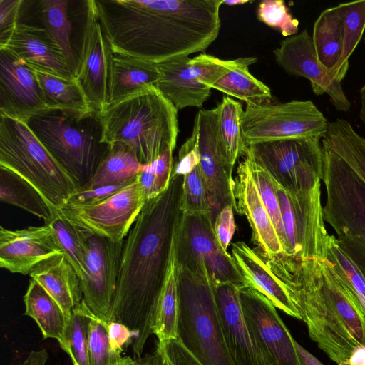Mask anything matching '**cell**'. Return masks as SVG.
I'll list each match as a JSON object with an SVG mask.
<instances>
[{
    "label": "cell",
    "mask_w": 365,
    "mask_h": 365,
    "mask_svg": "<svg viewBox=\"0 0 365 365\" xmlns=\"http://www.w3.org/2000/svg\"><path fill=\"white\" fill-rule=\"evenodd\" d=\"M167 355L171 365H202L177 339L158 341V344Z\"/></svg>",
    "instance_id": "50"
},
{
    "label": "cell",
    "mask_w": 365,
    "mask_h": 365,
    "mask_svg": "<svg viewBox=\"0 0 365 365\" xmlns=\"http://www.w3.org/2000/svg\"><path fill=\"white\" fill-rule=\"evenodd\" d=\"M222 0H95L113 52L159 64L205 51L217 38Z\"/></svg>",
    "instance_id": "2"
},
{
    "label": "cell",
    "mask_w": 365,
    "mask_h": 365,
    "mask_svg": "<svg viewBox=\"0 0 365 365\" xmlns=\"http://www.w3.org/2000/svg\"><path fill=\"white\" fill-rule=\"evenodd\" d=\"M182 176H171L168 187L147 200L124 240L109 322H120L133 334L140 359L151 334L178 230L182 217Z\"/></svg>",
    "instance_id": "1"
},
{
    "label": "cell",
    "mask_w": 365,
    "mask_h": 365,
    "mask_svg": "<svg viewBox=\"0 0 365 365\" xmlns=\"http://www.w3.org/2000/svg\"><path fill=\"white\" fill-rule=\"evenodd\" d=\"M173 149L168 147L153 163L152 165L155 175L159 190L163 192L169 185L173 169Z\"/></svg>",
    "instance_id": "51"
},
{
    "label": "cell",
    "mask_w": 365,
    "mask_h": 365,
    "mask_svg": "<svg viewBox=\"0 0 365 365\" xmlns=\"http://www.w3.org/2000/svg\"><path fill=\"white\" fill-rule=\"evenodd\" d=\"M150 365H151L150 362Z\"/></svg>",
    "instance_id": "62"
},
{
    "label": "cell",
    "mask_w": 365,
    "mask_h": 365,
    "mask_svg": "<svg viewBox=\"0 0 365 365\" xmlns=\"http://www.w3.org/2000/svg\"><path fill=\"white\" fill-rule=\"evenodd\" d=\"M93 314L83 300L69 317L63 341L60 346L69 355L73 365H90L88 331Z\"/></svg>",
    "instance_id": "41"
},
{
    "label": "cell",
    "mask_w": 365,
    "mask_h": 365,
    "mask_svg": "<svg viewBox=\"0 0 365 365\" xmlns=\"http://www.w3.org/2000/svg\"><path fill=\"white\" fill-rule=\"evenodd\" d=\"M133 182V181L114 185L103 186L85 190H77L70 195L66 204L88 205L96 203L110 197Z\"/></svg>",
    "instance_id": "48"
},
{
    "label": "cell",
    "mask_w": 365,
    "mask_h": 365,
    "mask_svg": "<svg viewBox=\"0 0 365 365\" xmlns=\"http://www.w3.org/2000/svg\"><path fill=\"white\" fill-rule=\"evenodd\" d=\"M197 128L193 125L190 137L178 151V161L173 166L171 176H185L191 173L200 163Z\"/></svg>",
    "instance_id": "46"
},
{
    "label": "cell",
    "mask_w": 365,
    "mask_h": 365,
    "mask_svg": "<svg viewBox=\"0 0 365 365\" xmlns=\"http://www.w3.org/2000/svg\"><path fill=\"white\" fill-rule=\"evenodd\" d=\"M257 61L253 56L223 60L206 53L192 58H175L157 64L160 78L155 86L177 110L200 108L217 81L231 71L250 66Z\"/></svg>",
    "instance_id": "10"
},
{
    "label": "cell",
    "mask_w": 365,
    "mask_h": 365,
    "mask_svg": "<svg viewBox=\"0 0 365 365\" xmlns=\"http://www.w3.org/2000/svg\"><path fill=\"white\" fill-rule=\"evenodd\" d=\"M62 254L47 225L19 230L0 227V267L11 273L30 274L41 262Z\"/></svg>",
    "instance_id": "22"
},
{
    "label": "cell",
    "mask_w": 365,
    "mask_h": 365,
    "mask_svg": "<svg viewBox=\"0 0 365 365\" xmlns=\"http://www.w3.org/2000/svg\"><path fill=\"white\" fill-rule=\"evenodd\" d=\"M327 200L324 219L341 249L365 277V186L336 153L322 145Z\"/></svg>",
    "instance_id": "8"
},
{
    "label": "cell",
    "mask_w": 365,
    "mask_h": 365,
    "mask_svg": "<svg viewBox=\"0 0 365 365\" xmlns=\"http://www.w3.org/2000/svg\"><path fill=\"white\" fill-rule=\"evenodd\" d=\"M0 199L42 219L45 223L56 215L39 192L14 173L0 167Z\"/></svg>",
    "instance_id": "32"
},
{
    "label": "cell",
    "mask_w": 365,
    "mask_h": 365,
    "mask_svg": "<svg viewBox=\"0 0 365 365\" xmlns=\"http://www.w3.org/2000/svg\"><path fill=\"white\" fill-rule=\"evenodd\" d=\"M88 354L90 365H114L123 357L110 344L108 322L94 314L88 325Z\"/></svg>",
    "instance_id": "43"
},
{
    "label": "cell",
    "mask_w": 365,
    "mask_h": 365,
    "mask_svg": "<svg viewBox=\"0 0 365 365\" xmlns=\"http://www.w3.org/2000/svg\"><path fill=\"white\" fill-rule=\"evenodd\" d=\"M178 339L202 365H234L226 346L215 287L202 261L178 262Z\"/></svg>",
    "instance_id": "6"
},
{
    "label": "cell",
    "mask_w": 365,
    "mask_h": 365,
    "mask_svg": "<svg viewBox=\"0 0 365 365\" xmlns=\"http://www.w3.org/2000/svg\"><path fill=\"white\" fill-rule=\"evenodd\" d=\"M343 38L344 23L337 7L324 10L314 24L312 39L319 64L336 80Z\"/></svg>",
    "instance_id": "28"
},
{
    "label": "cell",
    "mask_w": 365,
    "mask_h": 365,
    "mask_svg": "<svg viewBox=\"0 0 365 365\" xmlns=\"http://www.w3.org/2000/svg\"><path fill=\"white\" fill-rule=\"evenodd\" d=\"M148 363H149V365H150V361H148Z\"/></svg>",
    "instance_id": "61"
},
{
    "label": "cell",
    "mask_w": 365,
    "mask_h": 365,
    "mask_svg": "<svg viewBox=\"0 0 365 365\" xmlns=\"http://www.w3.org/2000/svg\"><path fill=\"white\" fill-rule=\"evenodd\" d=\"M294 343L301 365H324L295 340Z\"/></svg>",
    "instance_id": "55"
},
{
    "label": "cell",
    "mask_w": 365,
    "mask_h": 365,
    "mask_svg": "<svg viewBox=\"0 0 365 365\" xmlns=\"http://www.w3.org/2000/svg\"><path fill=\"white\" fill-rule=\"evenodd\" d=\"M233 210L231 205L225 206L213 220L215 234L225 251L227 250L236 229Z\"/></svg>",
    "instance_id": "49"
},
{
    "label": "cell",
    "mask_w": 365,
    "mask_h": 365,
    "mask_svg": "<svg viewBox=\"0 0 365 365\" xmlns=\"http://www.w3.org/2000/svg\"><path fill=\"white\" fill-rule=\"evenodd\" d=\"M29 275L48 292L68 317L83 301L79 277L63 254L41 262Z\"/></svg>",
    "instance_id": "26"
},
{
    "label": "cell",
    "mask_w": 365,
    "mask_h": 365,
    "mask_svg": "<svg viewBox=\"0 0 365 365\" xmlns=\"http://www.w3.org/2000/svg\"><path fill=\"white\" fill-rule=\"evenodd\" d=\"M86 5L76 78L91 108L101 113L109 106L113 50L103 31L95 0L86 1Z\"/></svg>",
    "instance_id": "15"
},
{
    "label": "cell",
    "mask_w": 365,
    "mask_h": 365,
    "mask_svg": "<svg viewBox=\"0 0 365 365\" xmlns=\"http://www.w3.org/2000/svg\"><path fill=\"white\" fill-rule=\"evenodd\" d=\"M233 192L237 212L247 217L252 228V240L256 245L255 250L258 254L262 258H270L283 254L282 243L245 158L237 169Z\"/></svg>",
    "instance_id": "23"
},
{
    "label": "cell",
    "mask_w": 365,
    "mask_h": 365,
    "mask_svg": "<svg viewBox=\"0 0 365 365\" xmlns=\"http://www.w3.org/2000/svg\"><path fill=\"white\" fill-rule=\"evenodd\" d=\"M181 210L183 215L212 213L207 187L199 165L183 176Z\"/></svg>",
    "instance_id": "44"
},
{
    "label": "cell",
    "mask_w": 365,
    "mask_h": 365,
    "mask_svg": "<svg viewBox=\"0 0 365 365\" xmlns=\"http://www.w3.org/2000/svg\"><path fill=\"white\" fill-rule=\"evenodd\" d=\"M48 358V355L45 349L31 351L18 365H46Z\"/></svg>",
    "instance_id": "54"
},
{
    "label": "cell",
    "mask_w": 365,
    "mask_h": 365,
    "mask_svg": "<svg viewBox=\"0 0 365 365\" xmlns=\"http://www.w3.org/2000/svg\"><path fill=\"white\" fill-rule=\"evenodd\" d=\"M45 225L54 233L63 255L73 266L79 279H83L87 273L90 234L71 223L58 211Z\"/></svg>",
    "instance_id": "36"
},
{
    "label": "cell",
    "mask_w": 365,
    "mask_h": 365,
    "mask_svg": "<svg viewBox=\"0 0 365 365\" xmlns=\"http://www.w3.org/2000/svg\"><path fill=\"white\" fill-rule=\"evenodd\" d=\"M151 365H171L163 349L158 346L155 355L150 361Z\"/></svg>",
    "instance_id": "56"
},
{
    "label": "cell",
    "mask_w": 365,
    "mask_h": 365,
    "mask_svg": "<svg viewBox=\"0 0 365 365\" xmlns=\"http://www.w3.org/2000/svg\"><path fill=\"white\" fill-rule=\"evenodd\" d=\"M26 125L78 188L88 182L110 148L103 141L101 113L92 109L46 108Z\"/></svg>",
    "instance_id": "5"
},
{
    "label": "cell",
    "mask_w": 365,
    "mask_h": 365,
    "mask_svg": "<svg viewBox=\"0 0 365 365\" xmlns=\"http://www.w3.org/2000/svg\"><path fill=\"white\" fill-rule=\"evenodd\" d=\"M321 138L304 136L257 143L247 151L285 190L299 192L313 189L323 175Z\"/></svg>",
    "instance_id": "9"
},
{
    "label": "cell",
    "mask_w": 365,
    "mask_h": 365,
    "mask_svg": "<svg viewBox=\"0 0 365 365\" xmlns=\"http://www.w3.org/2000/svg\"><path fill=\"white\" fill-rule=\"evenodd\" d=\"M23 4L21 0H0V46L6 43L19 23Z\"/></svg>",
    "instance_id": "47"
},
{
    "label": "cell",
    "mask_w": 365,
    "mask_h": 365,
    "mask_svg": "<svg viewBox=\"0 0 365 365\" xmlns=\"http://www.w3.org/2000/svg\"><path fill=\"white\" fill-rule=\"evenodd\" d=\"M160 78L157 64L113 51L109 105L145 88L155 86Z\"/></svg>",
    "instance_id": "27"
},
{
    "label": "cell",
    "mask_w": 365,
    "mask_h": 365,
    "mask_svg": "<svg viewBox=\"0 0 365 365\" xmlns=\"http://www.w3.org/2000/svg\"><path fill=\"white\" fill-rule=\"evenodd\" d=\"M240 305L249 331L277 365H301L294 339L276 307L250 287L240 288Z\"/></svg>",
    "instance_id": "16"
},
{
    "label": "cell",
    "mask_w": 365,
    "mask_h": 365,
    "mask_svg": "<svg viewBox=\"0 0 365 365\" xmlns=\"http://www.w3.org/2000/svg\"><path fill=\"white\" fill-rule=\"evenodd\" d=\"M248 68L243 66L231 71L212 88L243 101L247 105L270 103L272 97L269 88L253 76Z\"/></svg>",
    "instance_id": "38"
},
{
    "label": "cell",
    "mask_w": 365,
    "mask_h": 365,
    "mask_svg": "<svg viewBox=\"0 0 365 365\" xmlns=\"http://www.w3.org/2000/svg\"><path fill=\"white\" fill-rule=\"evenodd\" d=\"M232 257L247 287L265 296L276 308L285 314L301 319L285 287L255 250L244 242H235L232 244Z\"/></svg>",
    "instance_id": "25"
},
{
    "label": "cell",
    "mask_w": 365,
    "mask_h": 365,
    "mask_svg": "<svg viewBox=\"0 0 365 365\" xmlns=\"http://www.w3.org/2000/svg\"><path fill=\"white\" fill-rule=\"evenodd\" d=\"M321 144L341 158L365 186V138L349 121L337 118L329 123Z\"/></svg>",
    "instance_id": "30"
},
{
    "label": "cell",
    "mask_w": 365,
    "mask_h": 365,
    "mask_svg": "<svg viewBox=\"0 0 365 365\" xmlns=\"http://www.w3.org/2000/svg\"><path fill=\"white\" fill-rule=\"evenodd\" d=\"M245 147L284 138L318 136L322 138L329 122L310 100L247 105L241 115Z\"/></svg>",
    "instance_id": "11"
},
{
    "label": "cell",
    "mask_w": 365,
    "mask_h": 365,
    "mask_svg": "<svg viewBox=\"0 0 365 365\" xmlns=\"http://www.w3.org/2000/svg\"><path fill=\"white\" fill-rule=\"evenodd\" d=\"M273 53L276 63L288 74L308 79L316 95L328 94L336 110L349 112L351 102L343 91L341 82L319 64L307 29L282 40Z\"/></svg>",
    "instance_id": "19"
},
{
    "label": "cell",
    "mask_w": 365,
    "mask_h": 365,
    "mask_svg": "<svg viewBox=\"0 0 365 365\" xmlns=\"http://www.w3.org/2000/svg\"><path fill=\"white\" fill-rule=\"evenodd\" d=\"M138 179L148 200L154 198L161 193L150 164L145 165L143 170L138 175Z\"/></svg>",
    "instance_id": "53"
},
{
    "label": "cell",
    "mask_w": 365,
    "mask_h": 365,
    "mask_svg": "<svg viewBox=\"0 0 365 365\" xmlns=\"http://www.w3.org/2000/svg\"><path fill=\"white\" fill-rule=\"evenodd\" d=\"M178 262H200L207 267L214 285L247 287L232 255L221 247L214 231L212 213L182 215L175 239Z\"/></svg>",
    "instance_id": "14"
},
{
    "label": "cell",
    "mask_w": 365,
    "mask_h": 365,
    "mask_svg": "<svg viewBox=\"0 0 365 365\" xmlns=\"http://www.w3.org/2000/svg\"><path fill=\"white\" fill-rule=\"evenodd\" d=\"M46 108L35 71L0 48V115L26 123Z\"/></svg>",
    "instance_id": "20"
},
{
    "label": "cell",
    "mask_w": 365,
    "mask_h": 365,
    "mask_svg": "<svg viewBox=\"0 0 365 365\" xmlns=\"http://www.w3.org/2000/svg\"><path fill=\"white\" fill-rule=\"evenodd\" d=\"M147 200L137 175L131 184L106 200L88 205L66 204L57 211L84 232L117 242L125 240Z\"/></svg>",
    "instance_id": "13"
},
{
    "label": "cell",
    "mask_w": 365,
    "mask_h": 365,
    "mask_svg": "<svg viewBox=\"0 0 365 365\" xmlns=\"http://www.w3.org/2000/svg\"><path fill=\"white\" fill-rule=\"evenodd\" d=\"M0 48L6 49L35 71L76 78L62 51L43 27L19 22Z\"/></svg>",
    "instance_id": "24"
},
{
    "label": "cell",
    "mask_w": 365,
    "mask_h": 365,
    "mask_svg": "<svg viewBox=\"0 0 365 365\" xmlns=\"http://www.w3.org/2000/svg\"><path fill=\"white\" fill-rule=\"evenodd\" d=\"M359 94L361 99V108L359 113V117L365 125V84L360 89Z\"/></svg>",
    "instance_id": "57"
},
{
    "label": "cell",
    "mask_w": 365,
    "mask_h": 365,
    "mask_svg": "<svg viewBox=\"0 0 365 365\" xmlns=\"http://www.w3.org/2000/svg\"><path fill=\"white\" fill-rule=\"evenodd\" d=\"M0 167L29 182L54 211L78 189L26 123L1 115Z\"/></svg>",
    "instance_id": "7"
},
{
    "label": "cell",
    "mask_w": 365,
    "mask_h": 365,
    "mask_svg": "<svg viewBox=\"0 0 365 365\" xmlns=\"http://www.w3.org/2000/svg\"><path fill=\"white\" fill-rule=\"evenodd\" d=\"M257 19L267 26L278 29L283 36L297 34L299 21L289 13L282 0H264L258 6Z\"/></svg>",
    "instance_id": "45"
},
{
    "label": "cell",
    "mask_w": 365,
    "mask_h": 365,
    "mask_svg": "<svg viewBox=\"0 0 365 365\" xmlns=\"http://www.w3.org/2000/svg\"><path fill=\"white\" fill-rule=\"evenodd\" d=\"M24 301V314L36 322L43 339H55L61 344L69 317L56 300L38 282L31 279Z\"/></svg>",
    "instance_id": "29"
},
{
    "label": "cell",
    "mask_w": 365,
    "mask_h": 365,
    "mask_svg": "<svg viewBox=\"0 0 365 365\" xmlns=\"http://www.w3.org/2000/svg\"><path fill=\"white\" fill-rule=\"evenodd\" d=\"M178 260L175 245L153 328L158 341L178 339Z\"/></svg>",
    "instance_id": "33"
},
{
    "label": "cell",
    "mask_w": 365,
    "mask_h": 365,
    "mask_svg": "<svg viewBox=\"0 0 365 365\" xmlns=\"http://www.w3.org/2000/svg\"><path fill=\"white\" fill-rule=\"evenodd\" d=\"M242 155L247 162L251 175L280 240L284 254L287 241L274 181L267 170L247 151L244 150Z\"/></svg>",
    "instance_id": "42"
},
{
    "label": "cell",
    "mask_w": 365,
    "mask_h": 365,
    "mask_svg": "<svg viewBox=\"0 0 365 365\" xmlns=\"http://www.w3.org/2000/svg\"><path fill=\"white\" fill-rule=\"evenodd\" d=\"M68 4L66 0L41 1L38 14L43 28L61 49L76 76L78 61L73 54L71 41V24L68 19Z\"/></svg>",
    "instance_id": "35"
},
{
    "label": "cell",
    "mask_w": 365,
    "mask_h": 365,
    "mask_svg": "<svg viewBox=\"0 0 365 365\" xmlns=\"http://www.w3.org/2000/svg\"><path fill=\"white\" fill-rule=\"evenodd\" d=\"M339 365H352V364H351L348 361H346V362H342V363L339 364Z\"/></svg>",
    "instance_id": "60"
},
{
    "label": "cell",
    "mask_w": 365,
    "mask_h": 365,
    "mask_svg": "<svg viewBox=\"0 0 365 365\" xmlns=\"http://www.w3.org/2000/svg\"><path fill=\"white\" fill-rule=\"evenodd\" d=\"M218 106L210 110L200 109L194 122L201 155L199 166L207 187L213 220L226 205H231L237 211L233 170L225 158L218 135Z\"/></svg>",
    "instance_id": "17"
},
{
    "label": "cell",
    "mask_w": 365,
    "mask_h": 365,
    "mask_svg": "<svg viewBox=\"0 0 365 365\" xmlns=\"http://www.w3.org/2000/svg\"><path fill=\"white\" fill-rule=\"evenodd\" d=\"M35 73L46 108L73 110L91 109L76 78L68 79L40 71H35Z\"/></svg>",
    "instance_id": "34"
},
{
    "label": "cell",
    "mask_w": 365,
    "mask_h": 365,
    "mask_svg": "<svg viewBox=\"0 0 365 365\" xmlns=\"http://www.w3.org/2000/svg\"><path fill=\"white\" fill-rule=\"evenodd\" d=\"M217 106V128L222 150L228 165L233 170L245 148L240 123L244 110L240 103L227 96H224Z\"/></svg>",
    "instance_id": "37"
},
{
    "label": "cell",
    "mask_w": 365,
    "mask_h": 365,
    "mask_svg": "<svg viewBox=\"0 0 365 365\" xmlns=\"http://www.w3.org/2000/svg\"><path fill=\"white\" fill-rule=\"evenodd\" d=\"M108 336L114 350L122 353L125 344H131L133 334L128 327L117 322H108Z\"/></svg>",
    "instance_id": "52"
},
{
    "label": "cell",
    "mask_w": 365,
    "mask_h": 365,
    "mask_svg": "<svg viewBox=\"0 0 365 365\" xmlns=\"http://www.w3.org/2000/svg\"><path fill=\"white\" fill-rule=\"evenodd\" d=\"M248 2V0H222V4H225L227 6H235L244 4Z\"/></svg>",
    "instance_id": "59"
},
{
    "label": "cell",
    "mask_w": 365,
    "mask_h": 365,
    "mask_svg": "<svg viewBox=\"0 0 365 365\" xmlns=\"http://www.w3.org/2000/svg\"><path fill=\"white\" fill-rule=\"evenodd\" d=\"M274 184L287 241L284 255L301 261L324 260L329 235L324 225L321 182L299 192Z\"/></svg>",
    "instance_id": "12"
},
{
    "label": "cell",
    "mask_w": 365,
    "mask_h": 365,
    "mask_svg": "<svg viewBox=\"0 0 365 365\" xmlns=\"http://www.w3.org/2000/svg\"><path fill=\"white\" fill-rule=\"evenodd\" d=\"M227 351L234 365H277L261 348L245 322L240 288L233 284L214 285Z\"/></svg>",
    "instance_id": "21"
},
{
    "label": "cell",
    "mask_w": 365,
    "mask_h": 365,
    "mask_svg": "<svg viewBox=\"0 0 365 365\" xmlns=\"http://www.w3.org/2000/svg\"><path fill=\"white\" fill-rule=\"evenodd\" d=\"M282 282L310 338L338 365L365 347V316L325 260L263 259Z\"/></svg>",
    "instance_id": "3"
},
{
    "label": "cell",
    "mask_w": 365,
    "mask_h": 365,
    "mask_svg": "<svg viewBox=\"0 0 365 365\" xmlns=\"http://www.w3.org/2000/svg\"><path fill=\"white\" fill-rule=\"evenodd\" d=\"M86 275L80 279L83 300L98 317L109 322L124 240L89 235Z\"/></svg>",
    "instance_id": "18"
},
{
    "label": "cell",
    "mask_w": 365,
    "mask_h": 365,
    "mask_svg": "<svg viewBox=\"0 0 365 365\" xmlns=\"http://www.w3.org/2000/svg\"><path fill=\"white\" fill-rule=\"evenodd\" d=\"M324 259L332 267L365 316V277L341 249L334 235H329Z\"/></svg>",
    "instance_id": "39"
},
{
    "label": "cell",
    "mask_w": 365,
    "mask_h": 365,
    "mask_svg": "<svg viewBox=\"0 0 365 365\" xmlns=\"http://www.w3.org/2000/svg\"><path fill=\"white\" fill-rule=\"evenodd\" d=\"M336 7L344 23L342 54L336 70L337 78L341 82L349 67V58L365 30V0L341 3Z\"/></svg>",
    "instance_id": "40"
},
{
    "label": "cell",
    "mask_w": 365,
    "mask_h": 365,
    "mask_svg": "<svg viewBox=\"0 0 365 365\" xmlns=\"http://www.w3.org/2000/svg\"><path fill=\"white\" fill-rule=\"evenodd\" d=\"M144 166L127 146L120 143L113 144L88 182L78 190H90L134 181Z\"/></svg>",
    "instance_id": "31"
},
{
    "label": "cell",
    "mask_w": 365,
    "mask_h": 365,
    "mask_svg": "<svg viewBox=\"0 0 365 365\" xmlns=\"http://www.w3.org/2000/svg\"><path fill=\"white\" fill-rule=\"evenodd\" d=\"M101 115L103 141L127 146L143 165L153 163L167 148H175L178 110L155 86L110 104Z\"/></svg>",
    "instance_id": "4"
},
{
    "label": "cell",
    "mask_w": 365,
    "mask_h": 365,
    "mask_svg": "<svg viewBox=\"0 0 365 365\" xmlns=\"http://www.w3.org/2000/svg\"><path fill=\"white\" fill-rule=\"evenodd\" d=\"M114 365H149V363L148 361L145 362H140L130 356H123L122 359Z\"/></svg>",
    "instance_id": "58"
}]
</instances>
